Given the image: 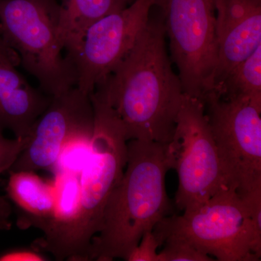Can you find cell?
<instances>
[{"mask_svg":"<svg viewBox=\"0 0 261 261\" xmlns=\"http://www.w3.org/2000/svg\"><path fill=\"white\" fill-rule=\"evenodd\" d=\"M168 216L153 231L163 244L166 237L185 240L215 260L257 261L261 233L252 224L246 202L233 189H222L204 203Z\"/></svg>","mask_w":261,"mask_h":261,"instance_id":"5","label":"cell"},{"mask_svg":"<svg viewBox=\"0 0 261 261\" xmlns=\"http://www.w3.org/2000/svg\"><path fill=\"white\" fill-rule=\"evenodd\" d=\"M7 197L18 214L20 228L32 226L47 232L50 228L57 207V190L54 181L45 179L35 171H8Z\"/></svg>","mask_w":261,"mask_h":261,"instance_id":"13","label":"cell"},{"mask_svg":"<svg viewBox=\"0 0 261 261\" xmlns=\"http://www.w3.org/2000/svg\"><path fill=\"white\" fill-rule=\"evenodd\" d=\"M218 63L214 90L261 45V0H214Z\"/></svg>","mask_w":261,"mask_h":261,"instance_id":"11","label":"cell"},{"mask_svg":"<svg viewBox=\"0 0 261 261\" xmlns=\"http://www.w3.org/2000/svg\"><path fill=\"white\" fill-rule=\"evenodd\" d=\"M0 63H7L17 67L20 65V58L5 39L0 28Z\"/></svg>","mask_w":261,"mask_h":261,"instance_id":"20","label":"cell"},{"mask_svg":"<svg viewBox=\"0 0 261 261\" xmlns=\"http://www.w3.org/2000/svg\"><path fill=\"white\" fill-rule=\"evenodd\" d=\"M156 0H135L123 9L92 24L70 59L76 73L75 87L90 95L135 46L145 28Z\"/></svg>","mask_w":261,"mask_h":261,"instance_id":"9","label":"cell"},{"mask_svg":"<svg viewBox=\"0 0 261 261\" xmlns=\"http://www.w3.org/2000/svg\"><path fill=\"white\" fill-rule=\"evenodd\" d=\"M214 92L221 97L248 99L261 106V45L233 68Z\"/></svg>","mask_w":261,"mask_h":261,"instance_id":"15","label":"cell"},{"mask_svg":"<svg viewBox=\"0 0 261 261\" xmlns=\"http://www.w3.org/2000/svg\"><path fill=\"white\" fill-rule=\"evenodd\" d=\"M93 130L90 95L74 87L53 97L33 125L25 147L10 171L54 170L64 149L75 142L90 140Z\"/></svg>","mask_w":261,"mask_h":261,"instance_id":"10","label":"cell"},{"mask_svg":"<svg viewBox=\"0 0 261 261\" xmlns=\"http://www.w3.org/2000/svg\"><path fill=\"white\" fill-rule=\"evenodd\" d=\"M161 243L153 231L144 233L138 245L127 257V261H159L158 249Z\"/></svg>","mask_w":261,"mask_h":261,"instance_id":"18","label":"cell"},{"mask_svg":"<svg viewBox=\"0 0 261 261\" xmlns=\"http://www.w3.org/2000/svg\"><path fill=\"white\" fill-rule=\"evenodd\" d=\"M184 93L204 102L218 63L214 0H156Z\"/></svg>","mask_w":261,"mask_h":261,"instance_id":"6","label":"cell"},{"mask_svg":"<svg viewBox=\"0 0 261 261\" xmlns=\"http://www.w3.org/2000/svg\"><path fill=\"white\" fill-rule=\"evenodd\" d=\"M167 148L168 143L127 142L126 168L108 199L89 260H126L144 233L153 231L171 214L166 187V173L171 169Z\"/></svg>","mask_w":261,"mask_h":261,"instance_id":"2","label":"cell"},{"mask_svg":"<svg viewBox=\"0 0 261 261\" xmlns=\"http://www.w3.org/2000/svg\"><path fill=\"white\" fill-rule=\"evenodd\" d=\"M10 260H47V258L33 247L32 249H12L0 253V261Z\"/></svg>","mask_w":261,"mask_h":261,"instance_id":"19","label":"cell"},{"mask_svg":"<svg viewBox=\"0 0 261 261\" xmlns=\"http://www.w3.org/2000/svg\"><path fill=\"white\" fill-rule=\"evenodd\" d=\"M15 68L0 63V130L25 139L53 97L33 87Z\"/></svg>","mask_w":261,"mask_h":261,"instance_id":"12","label":"cell"},{"mask_svg":"<svg viewBox=\"0 0 261 261\" xmlns=\"http://www.w3.org/2000/svg\"><path fill=\"white\" fill-rule=\"evenodd\" d=\"M162 245H164V247L159 252V261L215 260L213 257L176 237H166L163 240Z\"/></svg>","mask_w":261,"mask_h":261,"instance_id":"17","label":"cell"},{"mask_svg":"<svg viewBox=\"0 0 261 261\" xmlns=\"http://www.w3.org/2000/svg\"><path fill=\"white\" fill-rule=\"evenodd\" d=\"M57 0H0V28L20 65L56 97L75 87L76 73L59 32Z\"/></svg>","mask_w":261,"mask_h":261,"instance_id":"4","label":"cell"},{"mask_svg":"<svg viewBox=\"0 0 261 261\" xmlns=\"http://www.w3.org/2000/svg\"><path fill=\"white\" fill-rule=\"evenodd\" d=\"M132 0H63L60 4L59 32L70 58L87 29L106 15L123 9Z\"/></svg>","mask_w":261,"mask_h":261,"instance_id":"14","label":"cell"},{"mask_svg":"<svg viewBox=\"0 0 261 261\" xmlns=\"http://www.w3.org/2000/svg\"><path fill=\"white\" fill-rule=\"evenodd\" d=\"M167 152L178 174L175 205L185 211L204 203L227 187L203 102L184 94Z\"/></svg>","mask_w":261,"mask_h":261,"instance_id":"7","label":"cell"},{"mask_svg":"<svg viewBox=\"0 0 261 261\" xmlns=\"http://www.w3.org/2000/svg\"><path fill=\"white\" fill-rule=\"evenodd\" d=\"M94 109L93 135L80 173L74 214L54 236L40 238L34 247L56 260L88 261L92 239L100 230L111 192L121 181L127 162V142L121 121L97 92L90 94Z\"/></svg>","mask_w":261,"mask_h":261,"instance_id":"3","label":"cell"},{"mask_svg":"<svg viewBox=\"0 0 261 261\" xmlns=\"http://www.w3.org/2000/svg\"><path fill=\"white\" fill-rule=\"evenodd\" d=\"M166 37L162 15L149 17L135 46L94 89L116 113L128 141L172 140L185 93Z\"/></svg>","mask_w":261,"mask_h":261,"instance_id":"1","label":"cell"},{"mask_svg":"<svg viewBox=\"0 0 261 261\" xmlns=\"http://www.w3.org/2000/svg\"><path fill=\"white\" fill-rule=\"evenodd\" d=\"M203 104L226 186L241 195L261 187V106L214 92Z\"/></svg>","mask_w":261,"mask_h":261,"instance_id":"8","label":"cell"},{"mask_svg":"<svg viewBox=\"0 0 261 261\" xmlns=\"http://www.w3.org/2000/svg\"><path fill=\"white\" fill-rule=\"evenodd\" d=\"M27 139H8L0 130V176L8 172L27 144ZM11 206L6 197L0 194V230L10 227Z\"/></svg>","mask_w":261,"mask_h":261,"instance_id":"16","label":"cell"}]
</instances>
